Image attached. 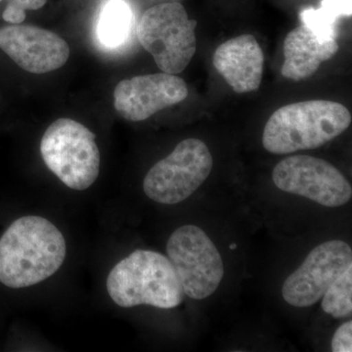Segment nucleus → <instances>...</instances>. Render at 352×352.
Returning a JSON list of instances; mask_svg holds the SVG:
<instances>
[{"instance_id": "11", "label": "nucleus", "mask_w": 352, "mask_h": 352, "mask_svg": "<svg viewBox=\"0 0 352 352\" xmlns=\"http://www.w3.org/2000/svg\"><path fill=\"white\" fill-rule=\"evenodd\" d=\"M0 50L21 69L32 74L60 69L69 57L66 41L53 32L32 25L0 28Z\"/></svg>"}, {"instance_id": "5", "label": "nucleus", "mask_w": 352, "mask_h": 352, "mask_svg": "<svg viewBox=\"0 0 352 352\" xmlns=\"http://www.w3.org/2000/svg\"><path fill=\"white\" fill-rule=\"evenodd\" d=\"M197 21L189 19L182 4L166 2L146 10L139 21V43L162 72L182 73L195 55Z\"/></svg>"}, {"instance_id": "13", "label": "nucleus", "mask_w": 352, "mask_h": 352, "mask_svg": "<svg viewBox=\"0 0 352 352\" xmlns=\"http://www.w3.org/2000/svg\"><path fill=\"white\" fill-rule=\"evenodd\" d=\"M339 48L336 39L322 41L305 25H298L285 38L282 76L295 82L305 80L332 59Z\"/></svg>"}, {"instance_id": "7", "label": "nucleus", "mask_w": 352, "mask_h": 352, "mask_svg": "<svg viewBox=\"0 0 352 352\" xmlns=\"http://www.w3.org/2000/svg\"><path fill=\"white\" fill-rule=\"evenodd\" d=\"M185 295L204 300L219 289L224 276L223 261L207 233L195 226H184L171 234L166 245Z\"/></svg>"}, {"instance_id": "2", "label": "nucleus", "mask_w": 352, "mask_h": 352, "mask_svg": "<svg viewBox=\"0 0 352 352\" xmlns=\"http://www.w3.org/2000/svg\"><path fill=\"white\" fill-rule=\"evenodd\" d=\"M351 120L349 109L337 102L289 104L278 109L266 122L263 145L275 155L317 149L344 133Z\"/></svg>"}, {"instance_id": "6", "label": "nucleus", "mask_w": 352, "mask_h": 352, "mask_svg": "<svg viewBox=\"0 0 352 352\" xmlns=\"http://www.w3.org/2000/svg\"><path fill=\"white\" fill-rule=\"evenodd\" d=\"M212 168L214 157L206 143L200 139H185L170 155L150 168L143 190L157 203L175 205L195 193Z\"/></svg>"}, {"instance_id": "14", "label": "nucleus", "mask_w": 352, "mask_h": 352, "mask_svg": "<svg viewBox=\"0 0 352 352\" xmlns=\"http://www.w3.org/2000/svg\"><path fill=\"white\" fill-rule=\"evenodd\" d=\"M351 0H323L319 8L305 9L300 21L322 41L336 39L340 18L351 17Z\"/></svg>"}, {"instance_id": "15", "label": "nucleus", "mask_w": 352, "mask_h": 352, "mask_svg": "<svg viewBox=\"0 0 352 352\" xmlns=\"http://www.w3.org/2000/svg\"><path fill=\"white\" fill-rule=\"evenodd\" d=\"M131 25V10L124 0H110L102 9L97 25L99 41L117 47L126 41Z\"/></svg>"}, {"instance_id": "8", "label": "nucleus", "mask_w": 352, "mask_h": 352, "mask_svg": "<svg viewBox=\"0 0 352 352\" xmlns=\"http://www.w3.org/2000/svg\"><path fill=\"white\" fill-rule=\"evenodd\" d=\"M272 179L282 191L305 197L324 207H340L352 197L349 180L320 157L307 155L286 157L275 166Z\"/></svg>"}, {"instance_id": "9", "label": "nucleus", "mask_w": 352, "mask_h": 352, "mask_svg": "<svg viewBox=\"0 0 352 352\" xmlns=\"http://www.w3.org/2000/svg\"><path fill=\"white\" fill-rule=\"evenodd\" d=\"M351 265V245L344 241H327L315 247L302 265L287 278L282 296L293 307H311Z\"/></svg>"}, {"instance_id": "16", "label": "nucleus", "mask_w": 352, "mask_h": 352, "mask_svg": "<svg viewBox=\"0 0 352 352\" xmlns=\"http://www.w3.org/2000/svg\"><path fill=\"white\" fill-rule=\"evenodd\" d=\"M322 309L335 318H346L352 312V265L326 291L322 296Z\"/></svg>"}, {"instance_id": "20", "label": "nucleus", "mask_w": 352, "mask_h": 352, "mask_svg": "<svg viewBox=\"0 0 352 352\" xmlns=\"http://www.w3.org/2000/svg\"><path fill=\"white\" fill-rule=\"evenodd\" d=\"M1 1H2V0H0V2H1Z\"/></svg>"}, {"instance_id": "18", "label": "nucleus", "mask_w": 352, "mask_h": 352, "mask_svg": "<svg viewBox=\"0 0 352 352\" xmlns=\"http://www.w3.org/2000/svg\"><path fill=\"white\" fill-rule=\"evenodd\" d=\"M332 351L333 352L352 351V322L349 320L342 324L336 331L332 339Z\"/></svg>"}, {"instance_id": "1", "label": "nucleus", "mask_w": 352, "mask_h": 352, "mask_svg": "<svg viewBox=\"0 0 352 352\" xmlns=\"http://www.w3.org/2000/svg\"><path fill=\"white\" fill-rule=\"evenodd\" d=\"M66 252L63 234L52 222L20 217L0 238V283L11 289L41 283L59 270Z\"/></svg>"}, {"instance_id": "19", "label": "nucleus", "mask_w": 352, "mask_h": 352, "mask_svg": "<svg viewBox=\"0 0 352 352\" xmlns=\"http://www.w3.org/2000/svg\"><path fill=\"white\" fill-rule=\"evenodd\" d=\"M230 248H231V249H232V250H235V249H236V245H235V244H234V245H230Z\"/></svg>"}, {"instance_id": "17", "label": "nucleus", "mask_w": 352, "mask_h": 352, "mask_svg": "<svg viewBox=\"0 0 352 352\" xmlns=\"http://www.w3.org/2000/svg\"><path fill=\"white\" fill-rule=\"evenodd\" d=\"M47 0H10L2 18L12 25H20L25 19V10H38L45 6Z\"/></svg>"}, {"instance_id": "12", "label": "nucleus", "mask_w": 352, "mask_h": 352, "mask_svg": "<svg viewBox=\"0 0 352 352\" xmlns=\"http://www.w3.org/2000/svg\"><path fill=\"white\" fill-rule=\"evenodd\" d=\"M212 63L236 94L256 91L261 87L264 55L252 34H242L220 44Z\"/></svg>"}, {"instance_id": "4", "label": "nucleus", "mask_w": 352, "mask_h": 352, "mask_svg": "<svg viewBox=\"0 0 352 352\" xmlns=\"http://www.w3.org/2000/svg\"><path fill=\"white\" fill-rule=\"evenodd\" d=\"M95 138L87 127L71 119L55 120L44 132V163L69 188L83 191L98 178L101 160Z\"/></svg>"}, {"instance_id": "10", "label": "nucleus", "mask_w": 352, "mask_h": 352, "mask_svg": "<svg viewBox=\"0 0 352 352\" xmlns=\"http://www.w3.org/2000/svg\"><path fill=\"white\" fill-rule=\"evenodd\" d=\"M188 88L182 78L159 73L133 76L118 83L113 106L124 119L142 122L186 99Z\"/></svg>"}, {"instance_id": "3", "label": "nucleus", "mask_w": 352, "mask_h": 352, "mask_svg": "<svg viewBox=\"0 0 352 352\" xmlns=\"http://www.w3.org/2000/svg\"><path fill=\"white\" fill-rule=\"evenodd\" d=\"M107 291L120 307L141 305L170 309L183 302L184 292L170 259L160 252L138 250L111 270Z\"/></svg>"}]
</instances>
